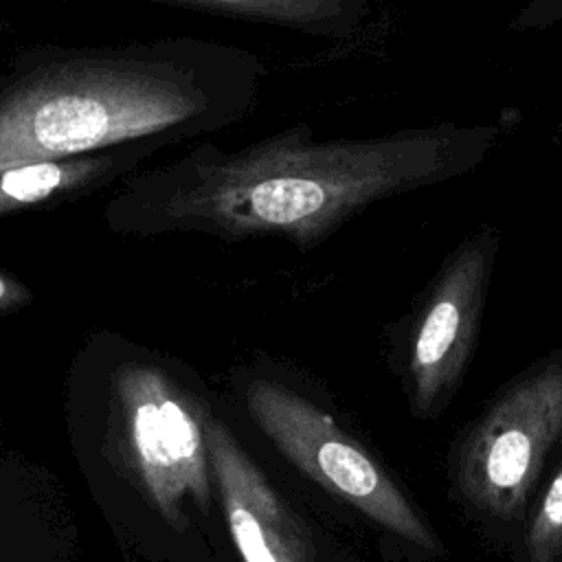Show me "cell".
Instances as JSON below:
<instances>
[{
  "label": "cell",
  "instance_id": "1",
  "mask_svg": "<svg viewBox=\"0 0 562 562\" xmlns=\"http://www.w3.org/2000/svg\"><path fill=\"white\" fill-rule=\"evenodd\" d=\"M507 132L503 116L329 140L296 123L235 149L202 140L119 182L101 217L119 237H279L310 252L375 202L476 171Z\"/></svg>",
  "mask_w": 562,
  "mask_h": 562
},
{
  "label": "cell",
  "instance_id": "2",
  "mask_svg": "<svg viewBox=\"0 0 562 562\" xmlns=\"http://www.w3.org/2000/svg\"><path fill=\"white\" fill-rule=\"evenodd\" d=\"M263 77L257 53L193 35L26 46L0 68V169L226 132Z\"/></svg>",
  "mask_w": 562,
  "mask_h": 562
},
{
  "label": "cell",
  "instance_id": "3",
  "mask_svg": "<svg viewBox=\"0 0 562 562\" xmlns=\"http://www.w3.org/2000/svg\"><path fill=\"white\" fill-rule=\"evenodd\" d=\"M246 408L303 476L408 544L441 551L435 531L395 481L312 400L274 378H252L246 384Z\"/></svg>",
  "mask_w": 562,
  "mask_h": 562
},
{
  "label": "cell",
  "instance_id": "4",
  "mask_svg": "<svg viewBox=\"0 0 562 562\" xmlns=\"http://www.w3.org/2000/svg\"><path fill=\"white\" fill-rule=\"evenodd\" d=\"M562 439V356L509 386L470 432L457 465L463 496L485 514L516 516Z\"/></svg>",
  "mask_w": 562,
  "mask_h": 562
},
{
  "label": "cell",
  "instance_id": "5",
  "mask_svg": "<svg viewBox=\"0 0 562 562\" xmlns=\"http://www.w3.org/2000/svg\"><path fill=\"white\" fill-rule=\"evenodd\" d=\"M498 250V228L476 226L443 257L419 294L406 325V375L415 411L432 413L463 378Z\"/></svg>",
  "mask_w": 562,
  "mask_h": 562
},
{
  "label": "cell",
  "instance_id": "6",
  "mask_svg": "<svg viewBox=\"0 0 562 562\" xmlns=\"http://www.w3.org/2000/svg\"><path fill=\"white\" fill-rule=\"evenodd\" d=\"M114 386L130 413L132 448L145 481L167 514H176L184 496L209 505V450L204 428L193 415L180 384L162 364L121 353Z\"/></svg>",
  "mask_w": 562,
  "mask_h": 562
},
{
  "label": "cell",
  "instance_id": "7",
  "mask_svg": "<svg viewBox=\"0 0 562 562\" xmlns=\"http://www.w3.org/2000/svg\"><path fill=\"white\" fill-rule=\"evenodd\" d=\"M209 465L233 542L244 562H318L310 531L283 503L235 437L215 419L204 424Z\"/></svg>",
  "mask_w": 562,
  "mask_h": 562
},
{
  "label": "cell",
  "instance_id": "8",
  "mask_svg": "<svg viewBox=\"0 0 562 562\" xmlns=\"http://www.w3.org/2000/svg\"><path fill=\"white\" fill-rule=\"evenodd\" d=\"M165 149L158 143H138L99 154L4 167L0 169V217L68 204L110 189Z\"/></svg>",
  "mask_w": 562,
  "mask_h": 562
},
{
  "label": "cell",
  "instance_id": "9",
  "mask_svg": "<svg viewBox=\"0 0 562 562\" xmlns=\"http://www.w3.org/2000/svg\"><path fill=\"white\" fill-rule=\"evenodd\" d=\"M189 11L279 26L325 40H349L371 13V0H147Z\"/></svg>",
  "mask_w": 562,
  "mask_h": 562
},
{
  "label": "cell",
  "instance_id": "10",
  "mask_svg": "<svg viewBox=\"0 0 562 562\" xmlns=\"http://www.w3.org/2000/svg\"><path fill=\"white\" fill-rule=\"evenodd\" d=\"M531 562H555L562 558V463L549 481L527 531Z\"/></svg>",
  "mask_w": 562,
  "mask_h": 562
},
{
  "label": "cell",
  "instance_id": "11",
  "mask_svg": "<svg viewBox=\"0 0 562 562\" xmlns=\"http://www.w3.org/2000/svg\"><path fill=\"white\" fill-rule=\"evenodd\" d=\"M562 24V0H527L509 20V29L518 33H540Z\"/></svg>",
  "mask_w": 562,
  "mask_h": 562
},
{
  "label": "cell",
  "instance_id": "12",
  "mask_svg": "<svg viewBox=\"0 0 562 562\" xmlns=\"http://www.w3.org/2000/svg\"><path fill=\"white\" fill-rule=\"evenodd\" d=\"M33 301V290L15 274L0 268V316L22 310Z\"/></svg>",
  "mask_w": 562,
  "mask_h": 562
}]
</instances>
